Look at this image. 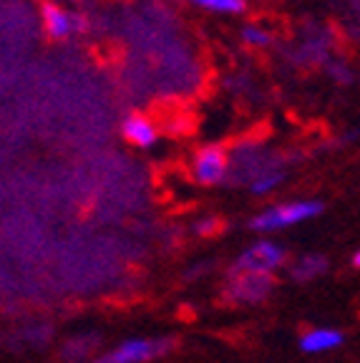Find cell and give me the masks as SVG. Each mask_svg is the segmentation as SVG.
I'll return each mask as SVG.
<instances>
[{
  "instance_id": "cell-1",
  "label": "cell",
  "mask_w": 360,
  "mask_h": 363,
  "mask_svg": "<svg viewBox=\"0 0 360 363\" xmlns=\"http://www.w3.org/2000/svg\"><path fill=\"white\" fill-rule=\"evenodd\" d=\"M322 212H325V204L320 199H293V202L272 204V207L262 210L259 215H254L249 227L259 235H272L290 230V227H298L303 222L315 220Z\"/></svg>"
},
{
  "instance_id": "cell-7",
  "label": "cell",
  "mask_w": 360,
  "mask_h": 363,
  "mask_svg": "<svg viewBox=\"0 0 360 363\" xmlns=\"http://www.w3.org/2000/svg\"><path fill=\"white\" fill-rule=\"evenodd\" d=\"M343 343H345L343 330L322 325V328H310L308 333L300 338V351L310 353V356H320V353L338 351Z\"/></svg>"
},
{
  "instance_id": "cell-14",
  "label": "cell",
  "mask_w": 360,
  "mask_h": 363,
  "mask_svg": "<svg viewBox=\"0 0 360 363\" xmlns=\"http://www.w3.org/2000/svg\"><path fill=\"white\" fill-rule=\"evenodd\" d=\"M350 265H353V267H360V252H358V250H355L353 255H350Z\"/></svg>"
},
{
  "instance_id": "cell-13",
  "label": "cell",
  "mask_w": 360,
  "mask_h": 363,
  "mask_svg": "<svg viewBox=\"0 0 360 363\" xmlns=\"http://www.w3.org/2000/svg\"><path fill=\"white\" fill-rule=\"evenodd\" d=\"M214 230V220H199L197 225H194V233L197 235H207Z\"/></svg>"
},
{
  "instance_id": "cell-12",
  "label": "cell",
  "mask_w": 360,
  "mask_h": 363,
  "mask_svg": "<svg viewBox=\"0 0 360 363\" xmlns=\"http://www.w3.org/2000/svg\"><path fill=\"white\" fill-rule=\"evenodd\" d=\"M242 40L247 45H252V48H267V45H272L275 35H272L270 30L265 28V26H257V23H247V26L242 28Z\"/></svg>"
},
{
  "instance_id": "cell-11",
  "label": "cell",
  "mask_w": 360,
  "mask_h": 363,
  "mask_svg": "<svg viewBox=\"0 0 360 363\" xmlns=\"http://www.w3.org/2000/svg\"><path fill=\"white\" fill-rule=\"evenodd\" d=\"M189 3L202 11L220 13V16H240L247 8V0H189Z\"/></svg>"
},
{
  "instance_id": "cell-10",
  "label": "cell",
  "mask_w": 360,
  "mask_h": 363,
  "mask_svg": "<svg viewBox=\"0 0 360 363\" xmlns=\"http://www.w3.org/2000/svg\"><path fill=\"white\" fill-rule=\"evenodd\" d=\"M282 182H285V172L277 169V167H270V169L259 172V174H254L252 179H249V192H252L254 197H267V194H272L280 187Z\"/></svg>"
},
{
  "instance_id": "cell-5",
  "label": "cell",
  "mask_w": 360,
  "mask_h": 363,
  "mask_svg": "<svg viewBox=\"0 0 360 363\" xmlns=\"http://www.w3.org/2000/svg\"><path fill=\"white\" fill-rule=\"evenodd\" d=\"M275 288L272 275H254V272H230L227 283V298L244 306H257L267 301V295Z\"/></svg>"
},
{
  "instance_id": "cell-8",
  "label": "cell",
  "mask_w": 360,
  "mask_h": 363,
  "mask_svg": "<svg viewBox=\"0 0 360 363\" xmlns=\"http://www.w3.org/2000/svg\"><path fill=\"white\" fill-rule=\"evenodd\" d=\"M121 134L129 144L139 149H149L157 144L159 139V129L152 119H149L147 113H129L121 124Z\"/></svg>"
},
{
  "instance_id": "cell-6",
  "label": "cell",
  "mask_w": 360,
  "mask_h": 363,
  "mask_svg": "<svg viewBox=\"0 0 360 363\" xmlns=\"http://www.w3.org/2000/svg\"><path fill=\"white\" fill-rule=\"evenodd\" d=\"M40 18H43L45 33L51 35L53 40L71 38V35L86 30V18L74 11H68V8L58 6V3H43Z\"/></svg>"
},
{
  "instance_id": "cell-9",
  "label": "cell",
  "mask_w": 360,
  "mask_h": 363,
  "mask_svg": "<svg viewBox=\"0 0 360 363\" xmlns=\"http://www.w3.org/2000/svg\"><path fill=\"white\" fill-rule=\"evenodd\" d=\"M330 262H327L325 255H317V252H310V255H303L293 262L290 267V275H293L295 283H313L320 275H325Z\"/></svg>"
},
{
  "instance_id": "cell-15",
  "label": "cell",
  "mask_w": 360,
  "mask_h": 363,
  "mask_svg": "<svg viewBox=\"0 0 360 363\" xmlns=\"http://www.w3.org/2000/svg\"><path fill=\"white\" fill-rule=\"evenodd\" d=\"M45 3H58V0H45Z\"/></svg>"
},
{
  "instance_id": "cell-4",
  "label": "cell",
  "mask_w": 360,
  "mask_h": 363,
  "mask_svg": "<svg viewBox=\"0 0 360 363\" xmlns=\"http://www.w3.org/2000/svg\"><path fill=\"white\" fill-rule=\"evenodd\" d=\"M230 174V149L222 147V144H207L191 159V177L202 187H217Z\"/></svg>"
},
{
  "instance_id": "cell-2",
  "label": "cell",
  "mask_w": 360,
  "mask_h": 363,
  "mask_svg": "<svg viewBox=\"0 0 360 363\" xmlns=\"http://www.w3.org/2000/svg\"><path fill=\"white\" fill-rule=\"evenodd\" d=\"M285 262H287V247L285 245L275 242V240H270V238H262L237 255V260L232 262L230 272L275 275L280 267H285Z\"/></svg>"
},
{
  "instance_id": "cell-3",
  "label": "cell",
  "mask_w": 360,
  "mask_h": 363,
  "mask_svg": "<svg viewBox=\"0 0 360 363\" xmlns=\"http://www.w3.org/2000/svg\"><path fill=\"white\" fill-rule=\"evenodd\" d=\"M169 338H129L89 363H149L171 351Z\"/></svg>"
}]
</instances>
